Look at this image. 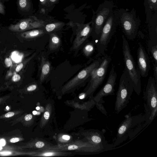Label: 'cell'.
<instances>
[{
    "mask_svg": "<svg viewBox=\"0 0 157 157\" xmlns=\"http://www.w3.org/2000/svg\"><path fill=\"white\" fill-rule=\"evenodd\" d=\"M78 147L77 145H72L69 146L67 147L68 150H74L78 148Z\"/></svg>",
    "mask_w": 157,
    "mask_h": 157,
    "instance_id": "f546056e",
    "label": "cell"
},
{
    "mask_svg": "<svg viewBox=\"0 0 157 157\" xmlns=\"http://www.w3.org/2000/svg\"><path fill=\"white\" fill-rule=\"evenodd\" d=\"M13 53V54L12 55V59L16 62L20 61V60L21 59L22 56H20L18 53H16L15 52Z\"/></svg>",
    "mask_w": 157,
    "mask_h": 157,
    "instance_id": "cb8c5ba5",
    "label": "cell"
},
{
    "mask_svg": "<svg viewBox=\"0 0 157 157\" xmlns=\"http://www.w3.org/2000/svg\"><path fill=\"white\" fill-rule=\"evenodd\" d=\"M23 63H21L18 65L16 69V72H18L20 71L21 69L23 68Z\"/></svg>",
    "mask_w": 157,
    "mask_h": 157,
    "instance_id": "4dcf8cb0",
    "label": "cell"
},
{
    "mask_svg": "<svg viewBox=\"0 0 157 157\" xmlns=\"http://www.w3.org/2000/svg\"><path fill=\"white\" fill-rule=\"evenodd\" d=\"M117 77L114 66L113 65L106 83L94 98V103L98 109H101L104 107L102 104L105 102L103 100L104 97L114 94Z\"/></svg>",
    "mask_w": 157,
    "mask_h": 157,
    "instance_id": "9c48e42d",
    "label": "cell"
},
{
    "mask_svg": "<svg viewBox=\"0 0 157 157\" xmlns=\"http://www.w3.org/2000/svg\"><path fill=\"white\" fill-rule=\"evenodd\" d=\"M148 25L149 40L148 44H157V11L154 12Z\"/></svg>",
    "mask_w": 157,
    "mask_h": 157,
    "instance_id": "4fadbf2b",
    "label": "cell"
},
{
    "mask_svg": "<svg viewBox=\"0 0 157 157\" xmlns=\"http://www.w3.org/2000/svg\"><path fill=\"white\" fill-rule=\"evenodd\" d=\"M32 118V115L31 114L26 115L25 117V119L26 121L30 120Z\"/></svg>",
    "mask_w": 157,
    "mask_h": 157,
    "instance_id": "836d02e7",
    "label": "cell"
},
{
    "mask_svg": "<svg viewBox=\"0 0 157 157\" xmlns=\"http://www.w3.org/2000/svg\"><path fill=\"white\" fill-rule=\"evenodd\" d=\"M60 39L55 35H51L50 39L49 48L51 50H54L57 49L60 45Z\"/></svg>",
    "mask_w": 157,
    "mask_h": 157,
    "instance_id": "ac0fdd59",
    "label": "cell"
},
{
    "mask_svg": "<svg viewBox=\"0 0 157 157\" xmlns=\"http://www.w3.org/2000/svg\"><path fill=\"white\" fill-rule=\"evenodd\" d=\"M102 59V58L96 60L81 70L65 85L64 87V89H71L84 82L90 76V77L92 71L99 66Z\"/></svg>",
    "mask_w": 157,
    "mask_h": 157,
    "instance_id": "30bf717a",
    "label": "cell"
},
{
    "mask_svg": "<svg viewBox=\"0 0 157 157\" xmlns=\"http://www.w3.org/2000/svg\"><path fill=\"white\" fill-rule=\"evenodd\" d=\"M137 62L141 76L147 77L150 69V60L144 48L140 44L137 49Z\"/></svg>",
    "mask_w": 157,
    "mask_h": 157,
    "instance_id": "8fae6325",
    "label": "cell"
},
{
    "mask_svg": "<svg viewBox=\"0 0 157 157\" xmlns=\"http://www.w3.org/2000/svg\"><path fill=\"white\" fill-rule=\"evenodd\" d=\"M94 46L92 43H88L85 45L83 49L84 54L87 56L91 55L94 52Z\"/></svg>",
    "mask_w": 157,
    "mask_h": 157,
    "instance_id": "ffe728a7",
    "label": "cell"
},
{
    "mask_svg": "<svg viewBox=\"0 0 157 157\" xmlns=\"http://www.w3.org/2000/svg\"><path fill=\"white\" fill-rule=\"evenodd\" d=\"M42 33L41 30H34L24 33V34L26 37L33 38L38 36Z\"/></svg>",
    "mask_w": 157,
    "mask_h": 157,
    "instance_id": "44dd1931",
    "label": "cell"
},
{
    "mask_svg": "<svg viewBox=\"0 0 157 157\" xmlns=\"http://www.w3.org/2000/svg\"><path fill=\"white\" fill-rule=\"evenodd\" d=\"M2 149V146H1L0 145V150H1Z\"/></svg>",
    "mask_w": 157,
    "mask_h": 157,
    "instance_id": "7bdbcfd3",
    "label": "cell"
},
{
    "mask_svg": "<svg viewBox=\"0 0 157 157\" xmlns=\"http://www.w3.org/2000/svg\"><path fill=\"white\" fill-rule=\"evenodd\" d=\"M117 26L113 11L107 19L103 25L97 44L98 55L105 56L108 45Z\"/></svg>",
    "mask_w": 157,
    "mask_h": 157,
    "instance_id": "5b68a950",
    "label": "cell"
},
{
    "mask_svg": "<svg viewBox=\"0 0 157 157\" xmlns=\"http://www.w3.org/2000/svg\"><path fill=\"white\" fill-rule=\"evenodd\" d=\"M122 52L125 65V69L131 79L134 90L138 95L141 92V75L140 71L136 66L132 55L128 42L124 35H122Z\"/></svg>",
    "mask_w": 157,
    "mask_h": 157,
    "instance_id": "7a4b0ae2",
    "label": "cell"
},
{
    "mask_svg": "<svg viewBox=\"0 0 157 157\" xmlns=\"http://www.w3.org/2000/svg\"><path fill=\"white\" fill-rule=\"evenodd\" d=\"M113 2L110 0L104 1L100 4L94 15L92 32L98 39L102 28L109 16L113 11Z\"/></svg>",
    "mask_w": 157,
    "mask_h": 157,
    "instance_id": "8992f818",
    "label": "cell"
},
{
    "mask_svg": "<svg viewBox=\"0 0 157 157\" xmlns=\"http://www.w3.org/2000/svg\"><path fill=\"white\" fill-rule=\"evenodd\" d=\"M33 115H36L37 113V112L36 111H33Z\"/></svg>",
    "mask_w": 157,
    "mask_h": 157,
    "instance_id": "60d3db41",
    "label": "cell"
},
{
    "mask_svg": "<svg viewBox=\"0 0 157 157\" xmlns=\"http://www.w3.org/2000/svg\"><path fill=\"white\" fill-rule=\"evenodd\" d=\"M56 27V25L54 24H50L47 25L45 29L48 32H50L53 30Z\"/></svg>",
    "mask_w": 157,
    "mask_h": 157,
    "instance_id": "603a6c76",
    "label": "cell"
},
{
    "mask_svg": "<svg viewBox=\"0 0 157 157\" xmlns=\"http://www.w3.org/2000/svg\"><path fill=\"white\" fill-rule=\"evenodd\" d=\"M16 3L19 13L22 15H25L29 10V0H17Z\"/></svg>",
    "mask_w": 157,
    "mask_h": 157,
    "instance_id": "e0dca14e",
    "label": "cell"
},
{
    "mask_svg": "<svg viewBox=\"0 0 157 157\" xmlns=\"http://www.w3.org/2000/svg\"><path fill=\"white\" fill-rule=\"evenodd\" d=\"M40 107L39 106L36 107V109L37 110H38L40 109Z\"/></svg>",
    "mask_w": 157,
    "mask_h": 157,
    "instance_id": "b9f144b4",
    "label": "cell"
},
{
    "mask_svg": "<svg viewBox=\"0 0 157 157\" xmlns=\"http://www.w3.org/2000/svg\"><path fill=\"white\" fill-rule=\"evenodd\" d=\"M21 78L20 76L18 74H15L12 77V79L14 82L19 81Z\"/></svg>",
    "mask_w": 157,
    "mask_h": 157,
    "instance_id": "4316f807",
    "label": "cell"
},
{
    "mask_svg": "<svg viewBox=\"0 0 157 157\" xmlns=\"http://www.w3.org/2000/svg\"><path fill=\"white\" fill-rule=\"evenodd\" d=\"M85 97V94H83V95H81L79 97V98L80 99H83Z\"/></svg>",
    "mask_w": 157,
    "mask_h": 157,
    "instance_id": "ab89813d",
    "label": "cell"
},
{
    "mask_svg": "<svg viewBox=\"0 0 157 157\" xmlns=\"http://www.w3.org/2000/svg\"><path fill=\"white\" fill-rule=\"evenodd\" d=\"M20 140V139L18 137H14L12 138L10 140V141L12 143L17 142Z\"/></svg>",
    "mask_w": 157,
    "mask_h": 157,
    "instance_id": "d6a6232c",
    "label": "cell"
},
{
    "mask_svg": "<svg viewBox=\"0 0 157 157\" xmlns=\"http://www.w3.org/2000/svg\"><path fill=\"white\" fill-rule=\"evenodd\" d=\"M90 24L85 26L77 36L75 39L73 48L76 49L84 42L92 32V27L90 25Z\"/></svg>",
    "mask_w": 157,
    "mask_h": 157,
    "instance_id": "5bb4252c",
    "label": "cell"
},
{
    "mask_svg": "<svg viewBox=\"0 0 157 157\" xmlns=\"http://www.w3.org/2000/svg\"><path fill=\"white\" fill-rule=\"evenodd\" d=\"M35 145L36 147L40 148L43 147L44 145V144L42 142L38 141L36 143Z\"/></svg>",
    "mask_w": 157,
    "mask_h": 157,
    "instance_id": "f1b7e54d",
    "label": "cell"
},
{
    "mask_svg": "<svg viewBox=\"0 0 157 157\" xmlns=\"http://www.w3.org/2000/svg\"><path fill=\"white\" fill-rule=\"evenodd\" d=\"M154 74V79L156 83H157V63H153Z\"/></svg>",
    "mask_w": 157,
    "mask_h": 157,
    "instance_id": "d4e9b609",
    "label": "cell"
},
{
    "mask_svg": "<svg viewBox=\"0 0 157 157\" xmlns=\"http://www.w3.org/2000/svg\"><path fill=\"white\" fill-rule=\"evenodd\" d=\"M105 132L106 130L104 129H102L101 131L99 130H92L88 134L89 142L104 148L107 151L114 149L113 144H109L106 140L104 135Z\"/></svg>",
    "mask_w": 157,
    "mask_h": 157,
    "instance_id": "7c38bea8",
    "label": "cell"
},
{
    "mask_svg": "<svg viewBox=\"0 0 157 157\" xmlns=\"http://www.w3.org/2000/svg\"><path fill=\"white\" fill-rule=\"evenodd\" d=\"M148 49L153 60V63H157V44H148Z\"/></svg>",
    "mask_w": 157,
    "mask_h": 157,
    "instance_id": "d6986e66",
    "label": "cell"
},
{
    "mask_svg": "<svg viewBox=\"0 0 157 157\" xmlns=\"http://www.w3.org/2000/svg\"><path fill=\"white\" fill-rule=\"evenodd\" d=\"M111 60V57L105 55L99 66L94 69L90 75V85L88 93H93L102 83L106 74L109 64Z\"/></svg>",
    "mask_w": 157,
    "mask_h": 157,
    "instance_id": "ba28073f",
    "label": "cell"
},
{
    "mask_svg": "<svg viewBox=\"0 0 157 157\" xmlns=\"http://www.w3.org/2000/svg\"><path fill=\"white\" fill-rule=\"evenodd\" d=\"M133 90L132 82L124 69L121 77L116 94L114 107L116 113L118 114L127 106Z\"/></svg>",
    "mask_w": 157,
    "mask_h": 157,
    "instance_id": "277c9868",
    "label": "cell"
},
{
    "mask_svg": "<svg viewBox=\"0 0 157 157\" xmlns=\"http://www.w3.org/2000/svg\"><path fill=\"white\" fill-rule=\"evenodd\" d=\"M0 154L2 155H7L10 154L11 152H0Z\"/></svg>",
    "mask_w": 157,
    "mask_h": 157,
    "instance_id": "f35d334b",
    "label": "cell"
},
{
    "mask_svg": "<svg viewBox=\"0 0 157 157\" xmlns=\"http://www.w3.org/2000/svg\"><path fill=\"white\" fill-rule=\"evenodd\" d=\"M54 153L52 152H47L43 154V155L45 156H49L53 155Z\"/></svg>",
    "mask_w": 157,
    "mask_h": 157,
    "instance_id": "74e56055",
    "label": "cell"
},
{
    "mask_svg": "<svg viewBox=\"0 0 157 157\" xmlns=\"http://www.w3.org/2000/svg\"><path fill=\"white\" fill-rule=\"evenodd\" d=\"M8 0H0V14L4 15L5 14L6 7L4 3L5 2H7Z\"/></svg>",
    "mask_w": 157,
    "mask_h": 157,
    "instance_id": "7402d4cb",
    "label": "cell"
},
{
    "mask_svg": "<svg viewBox=\"0 0 157 157\" xmlns=\"http://www.w3.org/2000/svg\"><path fill=\"white\" fill-rule=\"evenodd\" d=\"M14 113L13 112H10L6 113L5 114V117L7 118L11 117L14 115Z\"/></svg>",
    "mask_w": 157,
    "mask_h": 157,
    "instance_id": "1f68e13d",
    "label": "cell"
},
{
    "mask_svg": "<svg viewBox=\"0 0 157 157\" xmlns=\"http://www.w3.org/2000/svg\"><path fill=\"white\" fill-rule=\"evenodd\" d=\"M40 1L41 2H42L44 0H40Z\"/></svg>",
    "mask_w": 157,
    "mask_h": 157,
    "instance_id": "bcb514c9",
    "label": "cell"
},
{
    "mask_svg": "<svg viewBox=\"0 0 157 157\" xmlns=\"http://www.w3.org/2000/svg\"><path fill=\"white\" fill-rule=\"evenodd\" d=\"M147 23L151 19L153 13L157 11V0H144Z\"/></svg>",
    "mask_w": 157,
    "mask_h": 157,
    "instance_id": "9a60e30c",
    "label": "cell"
},
{
    "mask_svg": "<svg viewBox=\"0 0 157 157\" xmlns=\"http://www.w3.org/2000/svg\"><path fill=\"white\" fill-rule=\"evenodd\" d=\"M113 13L117 26L121 27L125 36L129 40L135 39L141 21L134 8L130 11L121 8L113 10Z\"/></svg>",
    "mask_w": 157,
    "mask_h": 157,
    "instance_id": "6da1fadb",
    "label": "cell"
},
{
    "mask_svg": "<svg viewBox=\"0 0 157 157\" xmlns=\"http://www.w3.org/2000/svg\"><path fill=\"white\" fill-rule=\"evenodd\" d=\"M36 88V86L33 84L31 85L28 87L27 90L28 91H32L35 90Z\"/></svg>",
    "mask_w": 157,
    "mask_h": 157,
    "instance_id": "83f0119b",
    "label": "cell"
},
{
    "mask_svg": "<svg viewBox=\"0 0 157 157\" xmlns=\"http://www.w3.org/2000/svg\"><path fill=\"white\" fill-rule=\"evenodd\" d=\"M6 108L8 110L9 109V108L8 107V106L6 107Z\"/></svg>",
    "mask_w": 157,
    "mask_h": 157,
    "instance_id": "f6af8a7d",
    "label": "cell"
},
{
    "mask_svg": "<svg viewBox=\"0 0 157 157\" xmlns=\"http://www.w3.org/2000/svg\"><path fill=\"white\" fill-rule=\"evenodd\" d=\"M5 63L7 67H9L11 65L12 61L10 58H6L5 60Z\"/></svg>",
    "mask_w": 157,
    "mask_h": 157,
    "instance_id": "484cf974",
    "label": "cell"
},
{
    "mask_svg": "<svg viewBox=\"0 0 157 157\" xmlns=\"http://www.w3.org/2000/svg\"><path fill=\"white\" fill-rule=\"evenodd\" d=\"M145 111L150 115V120L152 122L157 114V83L154 78H149L145 90L144 92Z\"/></svg>",
    "mask_w": 157,
    "mask_h": 157,
    "instance_id": "52a82bcc",
    "label": "cell"
},
{
    "mask_svg": "<svg viewBox=\"0 0 157 157\" xmlns=\"http://www.w3.org/2000/svg\"><path fill=\"white\" fill-rule=\"evenodd\" d=\"M51 2H55L56 0H50Z\"/></svg>",
    "mask_w": 157,
    "mask_h": 157,
    "instance_id": "ee69618b",
    "label": "cell"
},
{
    "mask_svg": "<svg viewBox=\"0 0 157 157\" xmlns=\"http://www.w3.org/2000/svg\"><path fill=\"white\" fill-rule=\"evenodd\" d=\"M41 73L40 77L41 82L44 81L48 75L50 69V64L49 62L42 56L41 59Z\"/></svg>",
    "mask_w": 157,
    "mask_h": 157,
    "instance_id": "2e32d148",
    "label": "cell"
},
{
    "mask_svg": "<svg viewBox=\"0 0 157 157\" xmlns=\"http://www.w3.org/2000/svg\"><path fill=\"white\" fill-rule=\"evenodd\" d=\"M6 144V141L3 139H2L0 140V145L2 146H4Z\"/></svg>",
    "mask_w": 157,
    "mask_h": 157,
    "instance_id": "8d00e7d4",
    "label": "cell"
},
{
    "mask_svg": "<svg viewBox=\"0 0 157 157\" xmlns=\"http://www.w3.org/2000/svg\"><path fill=\"white\" fill-rule=\"evenodd\" d=\"M124 117V119L117 129L116 138L113 144L114 148L125 141L128 137L130 132L136 126L147 120H150V115L145 111L144 115L140 114L132 116L129 113Z\"/></svg>",
    "mask_w": 157,
    "mask_h": 157,
    "instance_id": "3957f363",
    "label": "cell"
},
{
    "mask_svg": "<svg viewBox=\"0 0 157 157\" xmlns=\"http://www.w3.org/2000/svg\"><path fill=\"white\" fill-rule=\"evenodd\" d=\"M44 117L46 120H48L49 119L50 114L49 113L48 111L45 112L44 114Z\"/></svg>",
    "mask_w": 157,
    "mask_h": 157,
    "instance_id": "e575fe53",
    "label": "cell"
},
{
    "mask_svg": "<svg viewBox=\"0 0 157 157\" xmlns=\"http://www.w3.org/2000/svg\"><path fill=\"white\" fill-rule=\"evenodd\" d=\"M62 138L64 140H68L70 139V137L68 135H63L62 136Z\"/></svg>",
    "mask_w": 157,
    "mask_h": 157,
    "instance_id": "d590c367",
    "label": "cell"
}]
</instances>
